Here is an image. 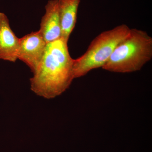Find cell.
<instances>
[{
  "label": "cell",
  "instance_id": "1",
  "mask_svg": "<svg viewBox=\"0 0 152 152\" xmlns=\"http://www.w3.org/2000/svg\"><path fill=\"white\" fill-rule=\"evenodd\" d=\"M68 42L61 37L47 44L43 56L30 79L31 90L38 96L53 99L72 83L74 59L69 53Z\"/></svg>",
  "mask_w": 152,
  "mask_h": 152
},
{
  "label": "cell",
  "instance_id": "2",
  "mask_svg": "<svg viewBox=\"0 0 152 152\" xmlns=\"http://www.w3.org/2000/svg\"><path fill=\"white\" fill-rule=\"evenodd\" d=\"M152 58L151 37L145 31L131 29L102 68L113 72H133L140 70Z\"/></svg>",
  "mask_w": 152,
  "mask_h": 152
},
{
  "label": "cell",
  "instance_id": "3",
  "mask_svg": "<svg viewBox=\"0 0 152 152\" xmlns=\"http://www.w3.org/2000/svg\"><path fill=\"white\" fill-rule=\"evenodd\" d=\"M130 29L127 25H121L96 37L86 53L74 60V79L86 75L92 70L102 68L116 47L129 34Z\"/></svg>",
  "mask_w": 152,
  "mask_h": 152
},
{
  "label": "cell",
  "instance_id": "4",
  "mask_svg": "<svg viewBox=\"0 0 152 152\" xmlns=\"http://www.w3.org/2000/svg\"><path fill=\"white\" fill-rule=\"evenodd\" d=\"M47 44L39 30L26 35L20 39L18 59L34 72L43 56Z\"/></svg>",
  "mask_w": 152,
  "mask_h": 152
},
{
  "label": "cell",
  "instance_id": "5",
  "mask_svg": "<svg viewBox=\"0 0 152 152\" xmlns=\"http://www.w3.org/2000/svg\"><path fill=\"white\" fill-rule=\"evenodd\" d=\"M45 9V13L41 20L39 31L48 43L61 37L58 0H49Z\"/></svg>",
  "mask_w": 152,
  "mask_h": 152
},
{
  "label": "cell",
  "instance_id": "6",
  "mask_svg": "<svg viewBox=\"0 0 152 152\" xmlns=\"http://www.w3.org/2000/svg\"><path fill=\"white\" fill-rule=\"evenodd\" d=\"M20 39L10 27L7 17L0 12V59L15 62L18 59Z\"/></svg>",
  "mask_w": 152,
  "mask_h": 152
},
{
  "label": "cell",
  "instance_id": "7",
  "mask_svg": "<svg viewBox=\"0 0 152 152\" xmlns=\"http://www.w3.org/2000/svg\"><path fill=\"white\" fill-rule=\"evenodd\" d=\"M80 0H58L61 37L69 41L75 26Z\"/></svg>",
  "mask_w": 152,
  "mask_h": 152
}]
</instances>
